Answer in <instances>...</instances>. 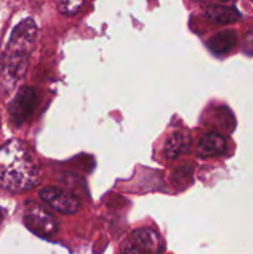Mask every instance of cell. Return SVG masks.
<instances>
[{"label":"cell","mask_w":253,"mask_h":254,"mask_svg":"<svg viewBox=\"0 0 253 254\" xmlns=\"http://www.w3.org/2000/svg\"><path fill=\"white\" fill-rule=\"evenodd\" d=\"M41 181L40 168L29 144L11 139L0 146V188L11 193H22Z\"/></svg>","instance_id":"6da1fadb"},{"label":"cell","mask_w":253,"mask_h":254,"mask_svg":"<svg viewBox=\"0 0 253 254\" xmlns=\"http://www.w3.org/2000/svg\"><path fill=\"white\" fill-rule=\"evenodd\" d=\"M30 54L6 46L0 56V96H9L24 79Z\"/></svg>","instance_id":"7a4b0ae2"},{"label":"cell","mask_w":253,"mask_h":254,"mask_svg":"<svg viewBox=\"0 0 253 254\" xmlns=\"http://www.w3.org/2000/svg\"><path fill=\"white\" fill-rule=\"evenodd\" d=\"M24 223L34 235L42 238H51L59 232L56 218L41 205L32 201L25 203Z\"/></svg>","instance_id":"3957f363"},{"label":"cell","mask_w":253,"mask_h":254,"mask_svg":"<svg viewBox=\"0 0 253 254\" xmlns=\"http://www.w3.org/2000/svg\"><path fill=\"white\" fill-rule=\"evenodd\" d=\"M39 98L37 92L32 87H21L16 96L7 107V112L15 126H21L27 121L36 109Z\"/></svg>","instance_id":"277c9868"},{"label":"cell","mask_w":253,"mask_h":254,"mask_svg":"<svg viewBox=\"0 0 253 254\" xmlns=\"http://www.w3.org/2000/svg\"><path fill=\"white\" fill-rule=\"evenodd\" d=\"M40 197L52 210L62 215H73L81 210V201L63 189L54 188V186L44 188L40 190Z\"/></svg>","instance_id":"5b68a950"},{"label":"cell","mask_w":253,"mask_h":254,"mask_svg":"<svg viewBox=\"0 0 253 254\" xmlns=\"http://www.w3.org/2000/svg\"><path fill=\"white\" fill-rule=\"evenodd\" d=\"M37 36V25L32 19H27L20 21L12 30L10 35L9 42L6 46L12 47V49L20 50L30 54L34 47L35 41Z\"/></svg>","instance_id":"8992f818"},{"label":"cell","mask_w":253,"mask_h":254,"mask_svg":"<svg viewBox=\"0 0 253 254\" xmlns=\"http://www.w3.org/2000/svg\"><path fill=\"white\" fill-rule=\"evenodd\" d=\"M131 238H133V242L146 254L163 253L164 246L160 240V236L151 228H139V230L134 231Z\"/></svg>","instance_id":"52a82bcc"},{"label":"cell","mask_w":253,"mask_h":254,"mask_svg":"<svg viewBox=\"0 0 253 254\" xmlns=\"http://www.w3.org/2000/svg\"><path fill=\"white\" fill-rule=\"evenodd\" d=\"M227 148V140L218 133H207L200 139L197 153L201 158L222 155Z\"/></svg>","instance_id":"ba28073f"},{"label":"cell","mask_w":253,"mask_h":254,"mask_svg":"<svg viewBox=\"0 0 253 254\" xmlns=\"http://www.w3.org/2000/svg\"><path fill=\"white\" fill-rule=\"evenodd\" d=\"M191 148V139L188 134L175 131L168 138L165 143L164 153L168 159H176L181 154L189 153Z\"/></svg>","instance_id":"9c48e42d"},{"label":"cell","mask_w":253,"mask_h":254,"mask_svg":"<svg viewBox=\"0 0 253 254\" xmlns=\"http://www.w3.org/2000/svg\"><path fill=\"white\" fill-rule=\"evenodd\" d=\"M236 41H237V36H236L235 31L225 30V31H221L218 34L213 35L208 40V49L215 55L222 56V55H226L232 51L236 45Z\"/></svg>","instance_id":"30bf717a"},{"label":"cell","mask_w":253,"mask_h":254,"mask_svg":"<svg viewBox=\"0 0 253 254\" xmlns=\"http://www.w3.org/2000/svg\"><path fill=\"white\" fill-rule=\"evenodd\" d=\"M205 15L210 21L221 25L232 24L241 17L240 11L236 7L226 5H211L206 9Z\"/></svg>","instance_id":"8fae6325"},{"label":"cell","mask_w":253,"mask_h":254,"mask_svg":"<svg viewBox=\"0 0 253 254\" xmlns=\"http://www.w3.org/2000/svg\"><path fill=\"white\" fill-rule=\"evenodd\" d=\"M86 0H59V10L63 15H74L81 10Z\"/></svg>","instance_id":"7c38bea8"},{"label":"cell","mask_w":253,"mask_h":254,"mask_svg":"<svg viewBox=\"0 0 253 254\" xmlns=\"http://www.w3.org/2000/svg\"><path fill=\"white\" fill-rule=\"evenodd\" d=\"M122 254H146L133 241H126L122 245Z\"/></svg>","instance_id":"4fadbf2b"},{"label":"cell","mask_w":253,"mask_h":254,"mask_svg":"<svg viewBox=\"0 0 253 254\" xmlns=\"http://www.w3.org/2000/svg\"><path fill=\"white\" fill-rule=\"evenodd\" d=\"M243 47H245V51L247 54H253V31L248 32L245 36V44H243Z\"/></svg>","instance_id":"5bb4252c"},{"label":"cell","mask_w":253,"mask_h":254,"mask_svg":"<svg viewBox=\"0 0 253 254\" xmlns=\"http://www.w3.org/2000/svg\"><path fill=\"white\" fill-rule=\"evenodd\" d=\"M5 215H6V211H5L2 207H0V225H1V222L4 221Z\"/></svg>","instance_id":"9a60e30c"},{"label":"cell","mask_w":253,"mask_h":254,"mask_svg":"<svg viewBox=\"0 0 253 254\" xmlns=\"http://www.w3.org/2000/svg\"><path fill=\"white\" fill-rule=\"evenodd\" d=\"M218 1H221V2H232V1H236V0H218Z\"/></svg>","instance_id":"2e32d148"},{"label":"cell","mask_w":253,"mask_h":254,"mask_svg":"<svg viewBox=\"0 0 253 254\" xmlns=\"http://www.w3.org/2000/svg\"><path fill=\"white\" fill-rule=\"evenodd\" d=\"M195 1H197V2H203V1H206V0H195Z\"/></svg>","instance_id":"e0dca14e"}]
</instances>
